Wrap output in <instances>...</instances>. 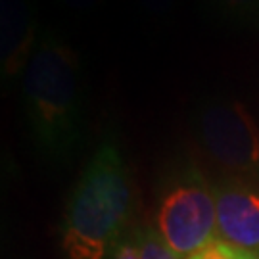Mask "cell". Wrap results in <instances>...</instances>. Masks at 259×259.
I'll return each mask as SVG.
<instances>
[{
  "label": "cell",
  "instance_id": "obj_1",
  "mask_svg": "<svg viewBox=\"0 0 259 259\" xmlns=\"http://www.w3.org/2000/svg\"><path fill=\"white\" fill-rule=\"evenodd\" d=\"M23 110L38 152L52 161L73 156L83 135V81L75 48L45 29L21 75Z\"/></svg>",
  "mask_w": 259,
  "mask_h": 259
},
{
  "label": "cell",
  "instance_id": "obj_2",
  "mask_svg": "<svg viewBox=\"0 0 259 259\" xmlns=\"http://www.w3.org/2000/svg\"><path fill=\"white\" fill-rule=\"evenodd\" d=\"M131 207L129 173L119 150L104 142L69 196L62 227L67 259H106Z\"/></svg>",
  "mask_w": 259,
  "mask_h": 259
},
{
  "label": "cell",
  "instance_id": "obj_3",
  "mask_svg": "<svg viewBox=\"0 0 259 259\" xmlns=\"http://www.w3.org/2000/svg\"><path fill=\"white\" fill-rule=\"evenodd\" d=\"M204 150L223 169L234 173L259 171V125L238 100H205L196 115Z\"/></svg>",
  "mask_w": 259,
  "mask_h": 259
},
{
  "label": "cell",
  "instance_id": "obj_4",
  "mask_svg": "<svg viewBox=\"0 0 259 259\" xmlns=\"http://www.w3.org/2000/svg\"><path fill=\"white\" fill-rule=\"evenodd\" d=\"M157 232L179 257H192L217 240L215 192L202 181H186L163 198Z\"/></svg>",
  "mask_w": 259,
  "mask_h": 259
},
{
  "label": "cell",
  "instance_id": "obj_5",
  "mask_svg": "<svg viewBox=\"0 0 259 259\" xmlns=\"http://www.w3.org/2000/svg\"><path fill=\"white\" fill-rule=\"evenodd\" d=\"M38 37L31 0H0V75L4 83L23 75Z\"/></svg>",
  "mask_w": 259,
  "mask_h": 259
},
{
  "label": "cell",
  "instance_id": "obj_6",
  "mask_svg": "<svg viewBox=\"0 0 259 259\" xmlns=\"http://www.w3.org/2000/svg\"><path fill=\"white\" fill-rule=\"evenodd\" d=\"M217 232L225 244L246 251L259 250V192L246 186H217Z\"/></svg>",
  "mask_w": 259,
  "mask_h": 259
},
{
  "label": "cell",
  "instance_id": "obj_7",
  "mask_svg": "<svg viewBox=\"0 0 259 259\" xmlns=\"http://www.w3.org/2000/svg\"><path fill=\"white\" fill-rule=\"evenodd\" d=\"M209 14L238 29H259V0H202Z\"/></svg>",
  "mask_w": 259,
  "mask_h": 259
},
{
  "label": "cell",
  "instance_id": "obj_8",
  "mask_svg": "<svg viewBox=\"0 0 259 259\" xmlns=\"http://www.w3.org/2000/svg\"><path fill=\"white\" fill-rule=\"evenodd\" d=\"M139 244L142 259H181L154 229L139 232Z\"/></svg>",
  "mask_w": 259,
  "mask_h": 259
},
{
  "label": "cell",
  "instance_id": "obj_9",
  "mask_svg": "<svg viewBox=\"0 0 259 259\" xmlns=\"http://www.w3.org/2000/svg\"><path fill=\"white\" fill-rule=\"evenodd\" d=\"M139 8L150 18H165L175 8L177 0H135Z\"/></svg>",
  "mask_w": 259,
  "mask_h": 259
},
{
  "label": "cell",
  "instance_id": "obj_10",
  "mask_svg": "<svg viewBox=\"0 0 259 259\" xmlns=\"http://www.w3.org/2000/svg\"><path fill=\"white\" fill-rule=\"evenodd\" d=\"M192 259H234L232 257V246L225 244L223 240H215L200 253L192 255Z\"/></svg>",
  "mask_w": 259,
  "mask_h": 259
},
{
  "label": "cell",
  "instance_id": "obj_11",
  "mask_svg": "<svg viewBox=\"0 0 259 259\" xmlns=\"http://www.w3.org/2000/svg\"><path fill=\"white\" fill-rule=\"evenodd\" d=\"M115 259H142L139 244V234L129 242H121L117 251H115Z\"/></svg>",
  "mask_w": 259,
  "mask_h": 259
},
{
  "label": "cell",
  "instance_id": "obj_12",
  "mask_svg": "<svg viewBox=\"0 0 259 259\" xmlns=\"http://www.w3.org/2000/svg\"><path fill=\"white\" fill-rule=\"evenodd\" d=\"M60 4H64L65 8L75 10V12H84V10L96 8L102 0H58Z\"/></svg>",
  "mask_w": 259,
  "mask_h": 259
},
{
  "label": "cell",
  "instance_id": "obj_13",
  "mask_svg": "<svg viewBox=\"0 0 259 259\" xmlns=\"http://www.w3.org/2000/svg\"><path fill=\"white\" fill-rule=\"evenodd\" d=\"M232 257L234 259H259L257 251H246L238 250V248H232Z\"/></svg>",
  "mask_w": 259,
  "mask_h": 259
},
{
  "label": "cell",
  "instance_id": "obj_14",
  "mask_svg": "<svg viewBox=\"0 0 259 259\" xmlns=\"http://www.w3.org/2000/svg\"><path fill=\"white\" fill-rule=\"evenodd\" d=\"M188 259H192V257H188Z\"/></svg>",
  "mask_w": 259,
  "mask_h": 259
}]
</instances>
